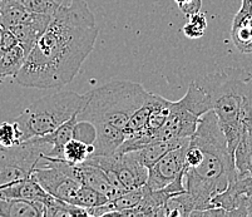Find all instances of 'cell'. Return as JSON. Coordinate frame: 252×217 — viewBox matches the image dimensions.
Instances as JSON below:
<instances>
[{
    "instance_id": "obj_19",
    "label": "cell",
    "mask_w": 252,
    "mask_h": 217,
    "mask_svg": "<svg viewBox=\"0 0 252 217\" xmlns=\"http://www.w3.org/2000/svg\"><path fill=\"white\" fill-rule=\"evenodd\" d=\"M78 118L77 116L70 118L69 121H67L65 123L58 127L54 132H52L50 134L47 136H43L48 142L52 145V151L48 156L43 157H53V158H61L62 152H63V148L65 146V143L68 141H70L72 138H74L75 136V127H77Z\"/></svg>"
},
{
    "instance_id": "obj_26",
    "label": "cell",
    "mask_w": 252,
    "mask_h": 217,
    "mask_svg": "<svg viewBox=\"0 0 252 217\" xmlns=\"http://www.w3.org/2000/svg\"><path fill=\"white\" fill-rule=\"evenodd\" d=\"M23 142L22 131L17 123L4 122L0 124V146L1 147H11Z\"/></svg>"
},
{
    "instance_id": "obj_30",
    "label": "cell",
    "mask_w": 252,
    "mask_h": 217,
    "mask_svg": "<svg viewBox=\"0 0 252 217\" xmlns=\"http://www.w3.org/2000/svg\"><path fill=\"white\" fill-rule=\"evenodd\" d=\"M4 29L1 25H0V50H1V40H3V35H4Z\"/></svg>"
},
{
    "instance_id": "obj_4",
    "label": "cell",
    "mask_w": 252,
    "mask_h": 217,
    "mask_svg": "<svg viewBox=\"0 0 252 217\" xmlns=\"http://www.w3.org/2000/svg\"><path fill=\"white\" fill-rule=\"evenodd\" d=\"M148 94L144 87L130 81H112L86 93V106L78 113V121L109 124L123 129L130 116L141 108Z\"/></svg>"
},
{
    "instance_id": "obj_13",
    "label": "cell",
    "mask_w": 252,
    "mask_h": 217,
    "mask_svg": "<svg viewBox=\"0 0 252 217\" xmlns=\"http://www.w3.org/2000/svg\"><path fill=\"white\" fill-rule=\"evenodd\" d=\"M189 141H191V137H186V138L158 139V141L150 142L148 145L144 146V147L136 151H132V152L134 153V156L139 159L141 163H143L146 167L150 168L151 166H153L158 159H161L169 151L176 150V148L181 147V146L186 145V143H189Z\"/></svg>"
},
{
    "instance_id": "obj_18",
    "label": "cell",
    "mask_w": 252,
    "mask_h": 217,
    "mask_svg": "<svg viewBox=\"0 0 252 217\" xmlns=\"http://www.w3.org/2000/svg\"><path fill=\"white\" fill-rule=\"evenodd\" d=\"M33 14L18 0H0V25L11 29L15 25L27 22Z\"/></svg>"
},
{
    "instance_id": "obj_8",
    "label": "cell",
    "mask_w": 252,
    "mask_h": 217,
    "mask_svg": "<svg viewBox=\"0 0 252 217\" xmlns=\"http://www.w3.org/2000/svg\"><path fill=\"white\" fill-rule=\"evenodd\" d=\"M33 177L48 193L72 205L78 189L82 186L81 182L64 173L61 168L47 159L40 161L38 167L34 170Z\"/></svg>"
},
{
    "instance_id": "obj_22",
    "label": "cell",
    "mask_w": 252,
    "mask_h": 217,
    "mask_svg": "<svg viewBox=\"0 0 252 217\" xmlns=\"http://www.w3.org/2000/svg\"><path fill=\"white\" fill-rule=\"evenodd\" d=\"M93 153H94L93 143H87L82 139L72 138L65 143L59 159H63L70 164H81L86 162Z\"/></svg>"
},
{
    "instance_id": "obj_28",
    "label": "cell",
    "mask_w": 252,
    "mask_h": 217,
    "mask_svg": "<svg viewBox=\"0 0 252 217\" xmlns=\"http://www.w3.org/2000/svg\"><path fill=\"white\" fill-rule=\"evenodd\" d=\"M17 36L10 29H4V35L3 40H1V49H9V48L14 47V45H18Z\"/></svg>"
},
{
    "instance_id": "obj_3",
    "label": "cell",
    "mask_w": 252,
    "mask_h": 217,
    "mask_svg": "<svg viewBox=\"0 0 252 217\" xmlns=\"http://www.w3.org/2000/svg\"><path fill=\"white\" fill-rule=\"evenodd\" d=\"M196 82L210 97L212 111L233 156L242 134L252 131V72L228 67Z\"/></svg>"
},
{
    "instance_id": "obj_20",
    "label": "cell",
    "mask_w": 252,
    "mask_h": 217,
    "mask_svg": "<svg viewBox=\"0 0 252 217\" xmlns=\"http://www.w3.org/2000/svg\"><path fill=\"white\" fill-rule=\"evenodd\" d=\"M233 158L238 178L252 176V131H246L242 134Z\"/></svg>"
},
{
    "instance_id": "obj_23",
    "label": "cell",
    "mask_w": 252,
    "mask_h": 217,
    "mask_svg": "<svg viewBox=\"0 0 252 217\" xmlns=\"http://www.w3.org/2000/svg\"><path fill=\"white\" fill-rule=\"evenodd\" d=\"M151 106H152V93L150 92L146 103H144L141 108L137 109V111L130 116L128 122L126 123L125 128H123L126 139L134 138V137H138L143 133L144 129H146V125H147L148 117H150Z\"/></svg>"
},
{
    "instance_id": "obj_5",
    "label": "cell",
    "mask_w": 252,
    "mask_h": 217,
    "mask_svg": "<svg viewBox=\"0 0 252 217\" xmlns=\"http://www.w3.org/2000/svg\"><path fill=\"white\" fill-rule=\"evenodd\" d=\"M86 94L70 91L53 93L29 104L15 120L23 141L50 134L86 106Z\"/></svg>"
},
{
    "instance_id": "obj_32",
    "label": "cell",
    "mask_w": 252,
    "mask_h": 217,
    "mask_svg": "<svg viewBox=\"0 0 252 217\" xmlns=\"http://www.w3.org/2000/svg\"><path fill=\"white\" fill-rule=\"evenodd\" d=\"M53 1H57V3H61V0H53Z\"/></svg>"
},
{
    "instance_id": "obj_12",
    "label": "cell",
    "mask_w": 252,
    "mask_h": 217,
    "mask_svg": "<svg viewBox=\"0 0 252 217\" xmlns=\"http://www.w3.org/2000/svg\"><path fill=\"white\" fill-rule=\"evenodd\" d=\"M0 197L42 202L44 206H47L52 202L54 196L48 193L32 175L29 178H25L22 181L0 187Z\"/></svg>"
},
{
    "instance_id": "obj_2",
    "label": "cell",
    "mask_w": 252,
    "mask_h": 217,
    "mask_svg": "<svg viewBox=\"0 0 252 217\" xmlns=\"http://www.w3.org/2000/svg\"><path fill=\"white\" fill-rule=\"evenodd\" d=\"M191 142L202 150L203 159L197 167H186L183 182L186 192L194 201L193 211H201L207 210L211 198L227 189L238 176L235 158L214 111L200 118Z\"/></svg>"
},
{
    "instance_id": "obj_24",
    "label": "cell",
    "mask_w": 252,
    "mask_h": 217,
    "mask_svg": "<svg viewBox=\"0 0 252 217\" xmlns=\"http://www.w3.org/2000/svg\"><path fill=\"white\" fill-rule=\"evenodd\" d=\"M108 201V197L103 195L102 192L89 186H86V185H82L79 189H78L77 195H75L73 205L88 210L93 209V207L102 206V205L107 203Z\"/></svg>"
},
{
    "instance_id": "obj_31",
    "label": "cell",
    "mask_w": 252,
    "mask_h": 217,
    "mask_svg": "<svg viewBox=\"0 0 252 217\" xmlns=\"http://www.w3.org/2000/svg\"><path fill=\"white\" fill-rule=\"evenodd\" d=\"M175 1H176V4L180 6V5H182V4H186L187 1H189V0H175Z\"/></svg>"
},
{
    "instance_id": "obj_7",
    "label": "cell",
    "mask_w": 252,
    "mask_h": 217,
    "mask_svg": "<svg viewBox=\"0 0 252 217\" xmlns=\"http://www.w3.org/2000/svg\"><path fill=\"white\" fill-rule=\"evenodd\" d=\"M86 162L95 164L105 172H112L118 177L126 189L138 188L146 185L148 178V167L130 152H114L109 156H91Z\"/></svg>"
},
{
    "instance_id": "obj_25",
    "label": "cell",
    "mask_w": 252,
    "mask_h": 217,
    "mask_svg": "<svg viewBox=\"0 0 252 217\" xmlns=\"http://www.w3.org/2000/svg\"><path fill=\"white\" fill-rule=\"evenodd\" d=\"M206 28H207V19L206 15L200 11L189 17V22L185 24L182 31L189 39H200L201 36L205 35Z\"/></svg>"
},
{
    "instance_id": "obj_14",
    "label": "cell",
    "mask_w": 252,
    "mask_h": 217,
    "mask_svg": "<svg viewBox=\"0 0 252 217\" xmlns=\"http://www.w3.org/2000/svg\"><path fill=\"white\" fill-rule=\"evenodd\" d=\"M95 138L93 141L94 153L92 156H109L118 151L126 136L123 129L109 124H95Z\"/></svg>"
},
{
    "instance_id": "obj_1",
    "label": "cell",
    "mask_w": 252,
    "mask_h": 217,
    "mask_svg": "<svg viewBox=\"0 0 252 217\" xmlns=\"http://www.w3.org/2000/svg\"><path fill=\"white\" fill-rule=\"evenodd\" d=\"M99 31L84 0H61L49 27L25 59L15 82L38 89L70 83L93 52Z\"/></svg>"
},
{
    "instance_id": "obj_16",
    "label": "cell",
    "mask_w": 252,
    "mask_h": 217,
    "mask_svg": "<svg viewBox=\"0 0 252 217\" xmlns=\"http://www.w3.org/2000/svg\"><path fill=\"white\" fill-rule=\"evenodd\" d=\"M250 14H252L251 11L244 8L240 9L233 19L231 31L233 43L242 53H252V33L249 25Z\"/></svg>"
},
{
    "instance_id": "obj_9",
    "label": "cell",
    "mask_w": 252,
    "mask_h": 217,
    "mask_svg": "<svg viewBox=\"0 0 252 217\" xmlns=\"http://www.w3.org/2000/svg\"><path fill=\"white\" fill-rule=\"evenodd\" d=\"M191 142V141H189ZM189 142L176 150L169 151L161 159L148 168V178L146 186L152 191L164 188L186 170V153Z\"/></svg>"
},
{
    "instance_id": "obj_29",
    "label": "cell",
    "mask_w": 252,
    "mask_h": 217,
    "mask_svg": "<svg viewBox=\"0 0 252 217\" xmlns=\"http://www.w3.org/2000/svg\"><path fill=\"white\" fill-rule=\"evenodd\" d=\"M242 8L252 13V0H242Z\"/></svg>"
},
{
    "instance_id": "obj_11",
    "label": "cell",
    "mask_w": 252,
    "mask_h": 217,
    "mask_svg": "<svg viewBox=\"0 0 252 217\" xmlns=\"http://www.w3.org/2000/svg\"><path fill=\"white\" fill-rule=\"evenodd\" d=\"M52 19L53 15L50 14L33 13L27 22L22 23L19 25H15V27L10 29L15 34V36H17L18 43L24 49L27 57L31 53L32 49L35 47L38 40L40 39V36L47 31Z\"/></svg>"
},
{
    "instance_id": "obj_15",
    "label": "cell",
    "mask_w": 252,
    "mask_h": 217,
    "mask_svg": "<svg viewBox=\"0 0 252 217\" xmlns=\"http://www.w3.org/2000/svg\"><path fill=\"white\" fill-rule=\"evenodd\" d=\"M45 206L42 202L0 197L1 217H44Z\"/></svg>"
},
{
    "instance_id": "obj_6",
    "label": "cell",
    "mask_w": 252,
    "mask_h": 217,
    "mask_svg": "<svg viewBox=\"0 0 252 217\" xmlns=\"http://www.w3.org/2000/svg\"><path fill=\"white\" fill-rule=\"evenodd\" d=\"M50 151L52 145L44 137L27 139L11 147L0 146V187L31 177Z\"/></svg>"
},
{
    "instance_id": "obj_21",
    "label": "cell",
    "mask_w": 252,
    "mask_h": 217,
    "mask_svg": "<svg viewBox=\"0 0 252 217\" xmlns=\"http://www.w3.org/2000/svg\"><path fill=\"white\" fill-rule=\"evenodd\" d=\"M181 102L185 104L191 112H193L196 116L202 117L203 114L208 111H212L211 100L207 93L201 88L196 81L192 82L189 86L187 93L181 98Z\"/></svg>"
},
{
    "instance_id": "obj_17",
    "label": "cell",
    "mask_w": 252,
    "mask_h": 217,
    "mask_svg": "<svg viewBox=\"0 0 252 217\" xmlns=\"http://www.w3.org/2000/svg\"><path fill=\"white\" fill-rule=\"evenodd\" d=\"M25 59L27 54L19 44L9 49L0 50V83L6 77L15 78V75L22 69Z\"/></svg>"
},
{
    "instance_id": "obj_10",
    "label": "cell",
    "mask_w": 252,
    "mask_h": 217,
    "mask_svg": "<svg viewBox=\"0 0 252 217\" xmlns=\"http://www.w3.org/2000/svg\"><path fill=\"white\" fill-rule=\"evenodd\" d=\"M200 118L189 111L181 100L173 102L168 118L162 125V128L155 134V141L192 137L196 132Z\"/></svg>"
},
{
    "instance_id": "obj_27",
    "label": "cell",
    "mask_w": 252,
    "mask_h": 217,
    "mask_svg": "<svg viewBox=\"0 0 252 217\" xmlns=\"http://www.w3.org/2000/svg\"><path fill=\"white\" fill-rule=\"evenodd\" d=\"M178 8L181 9V11L186 17H191V15L200 13L201 8H202V0H189V1L182 4Z\"/></svg>"
}]
</instances>
